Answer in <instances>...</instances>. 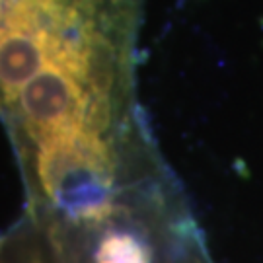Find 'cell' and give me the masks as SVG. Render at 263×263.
<instances>
[{"label": "cell", "instance_id": "obj_2", "mask_svg": "<svg viewBox=\"0 0 263 263\" xmlns=\"http://www.w3.org/2000/svg\"><path fill=\"white\" fill-rule=\"evenodd\" d=\"M98 263H151L146 248L131 234H109L100 244Z\"/></svg>", "mask_w": 263, "mask_h": 263}, {"label": "cell", "instance_id": "obj_1", "mask_svg": "<svg viewBox=\"0 0 263 263\" xmlns=\"http://www.w3.org/2000/svg\"><path fill=\"white\" fill-rule=\"evenodd\" d=\"M37 176L49 199L72 218L109 211L113 162L102 135L76 133L37 144Z\"/></svg>", "mask_w": 263, "mask_h": 263}]
</instances>
